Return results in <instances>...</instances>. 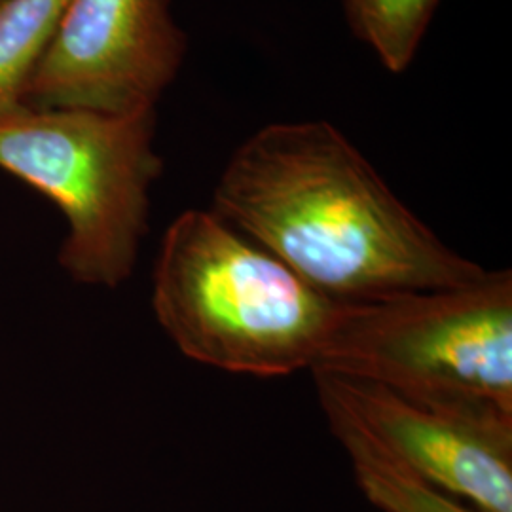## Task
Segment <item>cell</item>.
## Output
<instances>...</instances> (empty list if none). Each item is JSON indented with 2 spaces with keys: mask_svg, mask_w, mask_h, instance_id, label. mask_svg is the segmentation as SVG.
Returning a JSON list of instances; mask_svg holds the SVG:
<instances>
[{
  "mask_svg": "<svg viewBox=\"0 0 512 512\" xmlns=\"http://www.w3.org/2000/svg\"><path fill=\"white\" fill-rule=\"evenodd\" d=\"M313 370L512 425V274L342 302Z\"/></svg>",
  "mask_w": 512,
  "mask_h": 512,
  "instance_id": "3957f363",
  "label": "cell"
},
{
  "mask_svg": "<svg viewBox=\"0 0 512 512\" xmlns=\"http://www.w3.org/2000/svg\"><path fill=\"white\" fill-rule=\"evenodd\" d=\"M327 420L346 421L410 473L480 512H512V425L311 370Z\"/></svg>",
  "mask_w": 512,
  "mask_h": 512,
  "instance_id": "8992f818",
  "label": "cell"
},
{
  "mask_svg": "<svg viewBox=\"0 0 512 512\" xmlns=\"http://www.w3.org/2000/svg\"><path fill=\"white\" fill-rule=\"evenodd\" d=\"M169 0H71L21 103L97 112L156 110L183 67Z\"/></svg>",
  "mask_w": 512,
  "mask_h": 512,
  "instance_id": "5b68a950",
  "label": "cell"
},
{
  "mask_svg": "<svg viewBox=\"0 0 512 512\" xmlns=\"http://www.w3.org/2000/svg\"><path fill=\"white\" fill-rule=\"evenodd\" d=\"M211 211L338 302L456 287L486 274L325 120L274 122L249 135L224 165Z\"/></svg>",
  "mask_w": 512,
  "mask_h": 512,
  "instance_id": "6da1fadb",
  "label": "cell"
},
{
  "mask_svg": "<svg viewBox=\"0 0 512 512\" xmlns=\"http://www.w3.org/2000/svg\"><path fill=\"white\" fill-rule=\"evenodd\" d=\"M71 0H0V112L21 93Z\"/></svg>",
  "mask_w": 512,
  "mask_h": 512,
  "instance_id": "ba28073f",
  "label": "cell"
},
{
  "mask_svg": "<svg viewBox=\"0 0 512 512\" xmlns=\"http://www.w3.org/2000/svg\"><path fill=\"white\" fill-rule=\"evenodd\" d=\"M329 421L366 499L382 512H480L427 484L346 421Z\"/></svg>",
  "mask_w": 512,
  "mask_h": 512,
  "instance_id": "52a82bcc",
  "label": "cell"
},
{
  "mask_svg": "<svg viewBox=\"0 0 512 512\" xmlns=\"http://www.w3.org/2000/svg\"><path fill=\"white\" fill-rule=\"evenodd\" d=\"M355 37L389 73L401 74L420 50L439 0H342Z\"/></svg>",
  "mask_w": 512,
  "mask_h": 512,
  "instance_id": "9c48e42d",
  "label": "cell"
},
{
  "mask_svg": "<svg viewBox=\"0 0 512 512\" xmlns=\"http://www.w3.org/2000/svg\"><path fill=\"white\" fill-rule=\"evenodd\" d=\"M340 306L211 209L167 226L152 272L167 338L186 359L230 374L313 370Z\"/></svg>",
  "mask_w": 512,
  "mask_h": 512,
  "instance_id": "7a4b0ae2",
  "label": "cell"
},
{
  "mask_svg": "<svg viewBox=\"0 0 512 512\" xmlns=\"http://www.w3.org/2000/svg\"><path fill=\"white\" fill-rule=\"evenodd\" d=\"M156 110L97 112L18 103L0 112V169L50 198L69 232L59 264L76 283L128 281L148 232L164 162Z\"/></svg>",
  "mask_w": 512,
  "mask_h": 512,
  "instance_id": "277c9868",
  "label": "cell"
}]
</instances>
